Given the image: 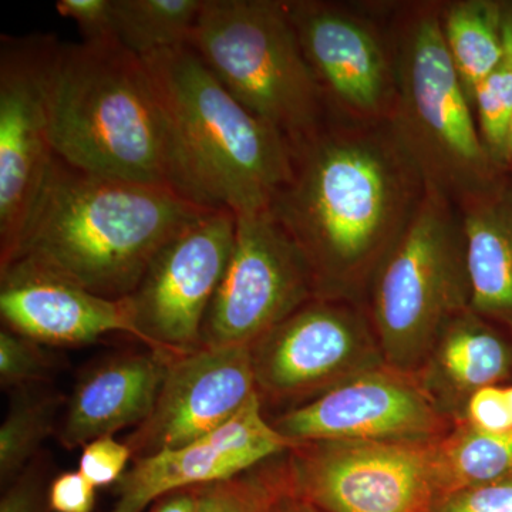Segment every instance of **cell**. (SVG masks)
I'll return each mask as SVG.
<instances>
[{
    "label": "cell",
    "mask_w": 512,
    "mask_h": 512,
    "mask_svg": "<svg viewBox=\"0 0 512 512\" xmlns=\"http://www.w3.org/2000/svg\"><path fill=\"white\" fill-rule=\"evenodd\" d=\"M426 183L389 123L330 117L292 146L271 210L312 269L316 298L365 306L377 269L419 211Z\"/></svg>",
    "instance_id": "cell-1"
},
{
    "label": "cell",
    "mask_w": 512,
    "mask_h": 512,
    "mask_svg": "<svg viewBox=\"0 0 512 512\" xmlns=\"http://www.w3.org/2000/svg\"><path fill=\"white\" fill-rule=\"evenodd\" d=\"M165 185L87 173L53 157L5 264L26 259L109 299L130 296L158 252L205 215Z\"/></svg>",
    "instance_id": "cell-2"
},
{
    "label": "cell",
    "mask_w": 512,
    "mask_h": 512,
    "mask_svg": "<svg viewBox=\"0 0 512 512\" xmlns=\"http://www.w3.org/2000/svg\"><path fill=\"white\" fill-rule=\"evenodd\" d=\"M163 111L185 197L235 215L269 210L292 173V146L249 113L190 45L141 57Z\"/></svg>",
    "instance_id": "cell-3"
},
{
    "label": "cell",
    "mask_w": 512,
    "mask_h": 512,
    "mask_svg": "<svg viewBox=\"0 0 512 512\" xmlns=\"http://www.w3.org/2000/svg\"><path fill=\"white\" fill-rule=\"evenodd\" d=\"M50 128L56 156L73 167L180 191L170 133L146 66L116 39L59 42Z\"/></svg>",
    "instance_id": "cell-4"
},
{
    "label": "cell",
    "mask_w": 512,
    "mask_h": 512,
    "mask_svg": "<svg viewBox=\"0 0 512 512\" xmlns=\"http://www.w3.org/2000/svg\"><path fill=\"white\" fill-rule=\"evenodd\" d=\"M441 2L383 3L392 40L396 97L387 123L427 188L458 208L508 171L488 157L476 116L444 45Z\"/></svg>",
    "instance_id": "cell-5"
},
{
    "label": "cell",
    "mask_w": 512,
    "mask_h": 512,
    "mask_svg": "<svg viewBox=\"0 0 512 512\" xmlns=\"http://www.w3.org/2000/svg\"><path fill=\"white\" fill-rule=\"evenodd\" d=\"M188 45L258 119L301 143L330 119L282 0H204Z\"/></svg>",
    "instance_id": "cell-6"
},
{
    "label": "cell",
    "mask_w": 512,
    "mask_h": 512,
    "mask_svg": "<svg viewBox=\"0 0 512 512\" xmlns=\"http://www.w3.org/2000/svg\"><path fill=\"white\" fill-rule=\"evenodd\" d=\"M468 309L460 208L426 188L416 217L367 292L366 311L384 363L416 375L448 323Z\"/></svg>",
    "instance_id": "cell-7"
},
{
    "label": "cell",
    "mask_w": 512,
    "mask_h": 512,
    "mask_svg": "<svg viewBox=\"0 0 512 512\" xmlns=\"http://www.w3.org/2000/svg\"><path fill=\"white\" fill-rule=\"evenodd\" d=\"M330 117L382 124L392 116L396 74L382 3L286 2Z\"/></svg>",
    "instance_id": "cell-8"
},
{
    "label": "cell",
    "mask_w": 512,
    "mask_h": 512,
    "mask_svg": "<svg viewBox=\"0 0 512 512\" xmlns=\"http://www.w3.org/2000/svg\"><path fill=\"white\" fill-rule=\"evenodd\" d=\"M437 441L299 443L286 451V473L316 512H429Z\"/></svg>",
    "instance_id": "cell-9"
},
{
    "label": "cell",
    "mask_w": 512,
    "mask_h": 512,
    "mask_svg": "<svg viewBox=\"0 0 512 512\" xmlns=\"http://www.w3.org/2000/svg\"><path fill=\"white\" fill-rule=\"evenodd\" d=\"M235 217L234 248L202 323L205 348L252 346L316 298L311 266L271 210Z\"/></svg>",
    "instance_id": "cell-10"
},
{
    "label": "cell",
    "mask_w": 512,
    "mask_h": 512,
    "mask_svg": "<svg viewBox=\"0 0 512 512\" xmlns=\"http://www.w3.org/2000/svg\"><path fill=\"white\" fill-rule=\"evenodd\" d=\"M55 35L0 40V264L15 251L55 157L50 76Z\"/></svg>",
    "instance_id": "cell-11"
},
{
    "label": "cell",
    "mask_w": 512,
    "mask_h": 512,
    "mask_svg": "<svg viewBox=\"0 0 512 512\" xmlns=\"http://www.w3.org/2000/svg\"><path fill=\"white\" fill-rule=\"evenodd\" d=\"M261 400H312L384 363L365 306L312 299L251 346Z\"/></svg>",
    "instance_id": "cell-12"
},
{
    "label": "cell",
    "mask_w": 512,
    "mask_h": 512,
    "mask_svg": "<svg viewBox=\"0 0 512 512\" xmlns=\"http://www.w3.org/2000/svg\"><path fill=\"white\" fill-rule=\"evenodd\" d=\"M237 217L215 210L171 239L126 301L147 349L183 355L202 348L205 315L234 248Z\"/></svg>",
    "instance_id": "cell-13"
},
{
    "label": "cell",
    "mask_w": 512,
    "mask_h": 512,
    "mask_svg": "<svg viewBox=\"0 0 512 512\" xmlns=\"http://www.w3.org/2000/svg\"><path fill=\"white\" fill-rule=\"evenodd\" d=\"M293 444L312 441L431 443L453 423L416 375L382 365L343 380L271 421Z\"/></svg>",
    "instance_id": "cell-14"
},
{
    "label": "cell",
    "mask_w": 512,
    "mask_h": 512,
    "mask_svg": "<svg viewBox=\"0 0 512 512\" xmlns=\"http://www.w3.org/2000/svg\"><path fill=\"white\" fill-rule=\"evenodd\" d=\"M256 393L251 346H202L173 356L153 412L127 437L133 460L207 436Z\"/></svg>",
    "instance_id": "cell-15"
},
{
    "label": "cell",
    "mask_w": 512,
    "mask_h": 512,
    "mask_svg": "<svg viewBox=\"0 0 512 512\" xmlns=\"http://www.w3.org/2000/svg\"><path fill=\"white\" fill-rule=\"evenodd\" d=\"M295 446L266 419L256 393L241 412L207 436L134 458L116 484V503L110 512H144L167 494L231 480Z\"/></svg>",
    "instance_id": "cell-16"
},
{
    "label": "cell",
    "mask_w": 512,
    "mask_h": 512,
    "mask_svg": "<svg viewBox=\"0 0 512 512\" xmlns=\"http://www.w3.org/2000/svg\"><path fill=\"white\" fill-rule=\"evenodd\" d=\"M0 313L5 328L42 345H87L109 333L140 340L126 298L96 295L26 259L0 268Z\"/></svg>",
    "instance_id": "cell-17"
},
{
    "label": "cell",
    "mask_w": 512,
    "mask_h": 512,
    "mask_svg": "<svg viewBox=\"0 0 512 512\" xmlns=\"http://www.w3.org/2000/svg\"><path fill=\"white\" fill-rule=\"evenodd\" d=\"M175 353L148 349L101 363L67 400L57 439L67 450L140 426L153 412Z\"/></svg>",
    "instance_id": "cell-18"
},
{
    "label": "cell",
    "mask_w": 512,
    "mask_h": 512,
    "mask_svg": "<svg viewBox=\"0 0 512 512\" xmlns=\"http://www.w3.org/2000/svg\"><path fill=\"white\" fill-rule=\"evenodd\" d=\"M417 379L451 423L478 390L512 383V336L478 313H460L437 339Z\"/></svg>",
    "instance_id": "cell-19"
},
{
    "label": "cell",
    "mask_w": 512,
    "mask_h": 512,
    "mask_svg": "<svg viewBox=\"0 0 512 512\" xmlns=\"http://www.w3.org/2000/svg\"><path fill=\"white\" fill-rule=\"evenodd\" d=\"M460 212L471 311L512 336V171Z\"/></svg>",
    "instance_id": "cell-20"
},
{
    "label": "cell",
    "mask_w": 512,
    "mask_h": 512,
    "mask_svg": "<svg viewBox=\"0 0 512 512\" xmlns=\"http://www.w3.org/2000/svg\"><path fill=\"white\" fill-rule=\"evenodd\" d=\"M448 56L473 106L474 92L505 55L503 0H448L440 5Z\"/></svg>",
    "instance_id": "cell-21"
},
{
    "label": "cell",
    "mask_w": 512,
    "mask_h": 512,
    "mask_svg": "<svg viewBox=\"0 0 512 512\" xmlns=\"http://www.w3.org/2000/svg\"><path fill=\"white\" fill-rule=\"evenodd\" d=\"M512 478V430L484 431L458 421L436 443L437 495Z\"/></svg>",
    "instance_id": "cell-22"
},
{
    "label": "cell",
    "mask_w": 512,
    "mask_h": 512,
    "mask_svg": "<svg viewBox=\"0 0 512 512\" xmlns=\"http://www.w3.org/2000/svg\"><path fill=\"white\" fill-rule=\"evenodd\" d=\"M204 0H113L114 36L138 57L187 45Z\"/></svg>",
    "instance_id": "cell-23"
},
{
    "label": "cell",
    "mask_w": 512,
    "mask_h": 512,
    "mask_svg": "<svg viewBox=\"0 0 512 512\" xmlns=\"http://www.w3.org/2000/svg\"><path fill=\"white\" fill-rule=\"evenodd\" d=\"M63 394L42 386L15 390L8 414L0 426V478L9 485L39 457L40 446L52 436L63 404Z\"/></svg>",
    "instance_id": "cell-24"
},
{
    "label": "cell",
    "mask_w": 512,
    "mask_h": 512,
    "mask_svg": "<svg viewBox=\"0 0 512 512\" xmlns=\"http://www.w3.org/2000/svg\"><path fill=\"white\" fill-rule=\"evenodd\" d=\"M504 35L503 60L478 84L473 110L488 157L500 170L512 171V29L505 20Z\"/></svg>",
    "instance_id": "cell-25"
},
{
    "label": "cell",
    "mask_w": 512,
    "mask_h": 512,
    "mask_svg": "<svg viewBox=\"0 0 512 512\" xmlns=\"http://www.w3.org/2000/svg\"><path fill=\"white\" fill-rule=\"evenodd\" d=\"M55 373V359L42 343L3 326L0 330V384L20 390L42 386Z\"/></svg>",
    "instance_id": "cell-26"
},
{
    "label": "cell",
    "mask_w": 512,
    "mask_h": 512,
    "mask_svg": "<svg viewBox=\"0 0 512 512\" xmlns=\"http://www.w3.org/2000/svg\"><path fill=\"white\" fill-rule=\"evenodd\" d=\"M264 464L231 480L200 487V512H258L271 471Z\"/></svg>",
    "instance_id": "cell-27"
},
{
    "label": "cell",
    "mask_w": 512,
    "mask_h": 512,
    "mask_svg": "<svg viewBox=\"0 0 512 512\" xmlns=\"http://www.w3.org/2000/svg\"><path fill=\"white\" fill-rule=\"evenodd\" d=\"M130 460L133 453L126 441L120 443L113 436L100 437L84 446L79 471L94 487H107L119 483Z\"/></svg>",
    "instance_id": "cell-28"
},
{
    "label": "cell",
    "mask_w": 512,
    "mask_h": 512,
    "mask_svg": "<svg viewBox=\"0 0 512 512\" xmlns=\"http://www.w3.org/2000/svg\"><path fill=\"white\" fill-rule=\"evenodd\" d=\"M429 512H512V478L437 495Z\"/></svg>",
    "instance_id": "cell-29"
},
{
    "label": "cell",
    "mask_w": 512,
    "mask_h": 512,
    "mask_svg": "<svg viewBox=\"0 0 512 512\" xmlns=\"http://www.w3.org/2000/svg\"><path fill=\"white\" fill-rule=\"evenodd\" d=\"M46 476L45 461L36 457L6 488L0 500V512H50Z\"/></svg>",
    "instance_id": "cell-30"
},
{
    "label": "cell",
    "mask_w": 512,
    "mask_h": 512,
    "mask_svg": "<svg viewBox=\"0 0 512 512\" xmlns=\"http://www.w3.org/2000/svg\"><path fill=\"white\" fill-rule=\"evenodd\" d=\"M56 9L60 16L76 23L83 42L116 39L113 0H59Z\"/></svg>",
    "instance_id": "cell-31"
},
{
    "label": "cell",
    "mask_w": 512,
    "mask_h": 512,
    "mask_svg": "<svg viewBox=\"0 0 512 512\" xmlns=\"http://www.w3.org/2000/svg\"><path fill=\"white\" fill-rule=\"evenodd\" d=\"M464 423L484 431L503 433L512 430V416L505 386H490L478 390L468 399Z\"/></svg>",
    "instance_id": "cell-32"
},
{
    "label": "cell",
    "mask_w": 512,
    "mask_h": 512,
    "mask_svg": "<svg viewBox=\"0 0 512 512\" xmlns=\"http://www.w3.org/2000/svg\"><path fill=\"white\" fill-rule=\"evenodd\" d=\"M50 512H93L96 487L77 471H66L53 478L47 490Z\"/></svg>",
    "instance_id": "cell-33"
},
{
    "label": "cell",
    "mask_w": 512,
    "mask_h": 512,
    "mask_svg": "<svg viewBox=\"0 0 512 512\" xmlns=\"http://www.w3.org/2000/svg\"><path fill=\"white\" fill-rule=\"evenodd\" d=\"M258 512H316L293 490L285 463L271 466L268 490Z\"/></svg>",
    "instance_id": "cell-34"
},
{
    "label": "cell",
    "mask_w": 512,
    "mask_h": 512,
    "mask_svg": "<svg viewBox=\"0 0 512 512\" xmlns=\"http://www.w3.org/2000/svg\"><path fill=\"white\" fill-rule=\"evenodd\" d=\"M200 507V487H194L165 495L150 512H200Z\"/></svg>",
    "instance_id": "cell-35"
},
{
    "label": "cell",
    "mask_w": 512,
    "mask_h": 512,
    "mask_svg": "<svg viewBox=\"0 0 512 512\" xmlns=\"http://www.w3.org/2000/svg\"><path fill=\"white\" fill-rule=\"evenodd\" d=\"M503 15L505 22L512 29V0H503ZM511 156H512V138H511Z\"/></svg>",
    "instance_id": "cell-36"
},
{
    "label": "cell",
    "mask_w": 512,
    "mask_h": 512,
    "mask_svg": "<svg viewBox=\"0 0 512 512\" xmlns=\"http://www.w3.org/2000/svg\"><path fill=\"white\" fill-rule=\"evenodd\" d=\"M505 393H507L508 404H510L511 416H512V383L505 384Z\"/></svg>",
    "instance_id": "cell-37"
}]
</instances>
